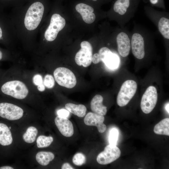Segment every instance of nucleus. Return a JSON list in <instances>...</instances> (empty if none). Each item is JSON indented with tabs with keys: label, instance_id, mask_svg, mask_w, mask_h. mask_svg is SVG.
Instances as JSON below:
<instances>
[{
	"label": "nucleus",
	"instance_id": "obj_1",
	"mask_svg": "<svg viewBox=\"0 0 169 169\" xmlns=\"http://www.w3.org/2000/svg\"><path fill=\"white\" fill-rule=\"evenodd\" d=\"M44 7L39 1L33 3L28 7L24 19L26 28L29 30L35 29L39 25L43 17Z\"/></svg>",
	"mask_w": 169,
	"mask_h": 169
},
{
	"label": "nucleus",
	"instance_id": "obj_2",
	"mask_svg": "<svg viewBox=\"0 0 169 169\" xmlns=\"http://www.w3.org/2000/svg\"><path fill=\"white\" fill-rule=\"evenodd\" d=\"M1 92L18 99H23L27 96L28 90L25 84L19 80L6 82L0 87Z\"/></svg>",
	"mask_w": 169,
	"mask_h": 169
},
{
	"label": "nucleus",
	"instance_id": "obj_3",
	"mask_svg": "<svg viewBox=\"0 0 169 169\" xmlns=\"http://www.w3.org/2000/svg\"><path fill=\"white\" fill-rule=\"evenodd\" d=\"M137 84L132 80H128L122 85L117 98V103L120 107L126 105L135 95Z\"/></svg>",
	"mask_w": 169,
	"mask_h": 169
},
{
	"label": "nucleus",
	"instance_id": "obj_4",
	"mask_svg": "<svg viewBox=\"0 0 169 169\" xmlns=\"http://www.w3.org/2000/svg\"><path fill=\"white\" fill-rule=\"evenodd\" d=\"M53 74L56 81L61 86L71 89L74 87L76 84L74 74L68 68L58 67L54 70Z\"/></svg>",
	"mask_w": 169,
	"mask_h": 169
},
{
	"label": "nucleus",
	"instance_id": "obj_5",
	"mask_svg": "<svg viewBox=\"0 0 169 169\" xmlns=\"http://www.w3.org/2000/svg\"><path fill=\"white\" fill-rule=\"evenodd\" d=\"M65 19L59 14L55 13L51 17L50 24L44 33L46 39L52 41L56 38L58 33L64 27Z\"/></svg>",
	"mask_w": 169,
	"mask_h": 169
},
{
	"label": "nucleus",
	"instance_id": "obj_6",
	"mask_svg": "<svg viewBox=\"0 0 169 169\" xmlns=\"http://www.w3.org/2000/svg\"><path fill=\"white\" fill-rule=\"evenodd\" d=\"M157 91L153 86L148 87L142 97L141 107L142 111L145 114H149L155 107L157 101Z\"/></svg>",
	"mask_w": 169,
	"mask_h": 169
},
{
	"label": "nucleus",
	"instance_id": "obj_7",
	"mask_svg": "<svg viewBox=\"0 0 169 169\" xmlns=\"http://www.w3.org/2000/svg\"><path fill=\"white\" fill-rule=\"evenodd\" d=\"M81 49L77 52L75 61L79 66L86 67L91 64L92 57V47L88 41H83L80 44Z\"/></svg>",
	"mask_w": 169,
	"mask_h": 169
},
{
	"label": "nucleus",
	"instance_id": "obj_8",
	"mask_svg": "<svg viewBox=\"0 0 169 169\" xmlns=\"http://www.w3.org/2000/svg\"><path fill=\"white\" fill-rule=\"evenodd\" d=\"M120 154V149L116 146L109 144L106 146L104 151L98 155L97 161L100 164H108L118 159Z\"/></svg>",
	"mask_w": 169,
	"mask_h": 169
},
{
	"label": "nucleus",
	"instance_id": "obj_9",
	"mask_svg": "<svg viewBox=\"0 0 169 169\" xmlns=\"http://www.w3.org/2000/svg\"><path fill=\"white\" fill-rule=\"evenodd\" d=\"M131 47L134 56L138 59H142L145 55L144 42L142 36L138 33H134L132 37Z\"/></svg>",
	"mask_w": 169,
	"mask_h": 169
},
{
	"label": "nucleus",
	"instance_id": "obj_10",
	"mask_svg": "<svg viewBox=\"0 0 169 169\" xmlns=\"http://www.w3.org/2000/svg\"><path fill=\"white\" fill-rule=\"evenodd\" d=\"M104 120L105 118L103 116L90 112L85 116L84 122L87 125L96 126L99 132L102 133L106 129V125L103 123Z\"/></svg>",
	"mask_w": 169,
	"mask_h": 169
},
{
	"label": "nucleus",
	"instance_id": "obj_11",
	"mask_svg": "<svg viewBox=\"0 0 169 169\" xmlns=\"http://www.w3.org/2000/svg\"><path fill=\"white\" fill-rule=\"evenodd\" d=\"M55 124L61 134L64 136L69 137L74 132L72 123L67 118L57 116L55 119Z\"/></svg>",
	"mask_w": 169,
	"mask_h": 169
},
{
	"label": "nucleus",
	"instance_id": "obj_12",
	"mask_svg": "<svg viewBox=\"0 0 169 169\" xmlns=\"http://www.w3.org/2000/svg\"><path fill=\"white\" fill-rule=\"evenodd\" d=\"M116 41L119 54L123 57L127 56L131 48L130 41L127 35L123 32H120L117 36Z\"/></svg>",
	"mask_w": 169,
	"mask_h": 169
},
{
	"label": "nucleus",
	"instance_id": "obj_13",
	"mask_svg": "<svg viewBox=\"0 0 169 169\" xmlns=\"http://www.w3.org/2000/svg\"><path fill=\"white\" fill-rule=\"evenodd\" d=\"M77 11L81 15L83 21L90 24L93 23L95 19V14L93 13L94 8L90 6L83 3H79L75 6Z\"/></svg>",
	"mask_w": 169,
	"mask_h": 169
},
{
	"label": "nucleus",
	"instance_id": "obj_14",
	"mask_svg": "<svg viewBox=\"0 0 169 169\" xmlns=\"http://www.w3.org/2000/svg\"><path fill=\"white\" fill-rule=\"evenodd\" d=\"M103 98L99 95H95L90 102V107L94 113L104 116L107 113V107L103 105Z\"/></svg>",
	"mask_w": 169,
	"mask_h": 169
},
{
	"label": "nucleus",
	"instance_id": "obj_15",
	"mask_svg": "<svg viewBox=\"0 0 169 169\" xmlns=\"http://www.w3.org/2000/svg\"><path fill=\"white\" fill-rule=\"evenodd\" d=\"M102 61L108 68L111 69H116L119 64L118 56L112 53L110 50L106 54Z\"/></svg>",
	"mask_w": 169,
	"mask_h": 169
},
{
	"label": "nucleus",
	"instance_id": "obj_16",
	"mask_svg": "<svg viewBox=\"0 0 169 169\" xmlns=\"http://www.w3.org/2000/svg\"><path fill=\"white\" fill-rule=\"evenodd\" d=\"M65 108L69 112L80 117H84L86 111V107L82 104L68 103L65 105Z\"/></svg>",
	"mask_w": 169,
	"mask_h": 169
},
{
	"label": "nucleus",
	"instance_id": "obj_17",
	"mask_svg": "<svg viewBox=\"0 0 169 169\" xmlns=\"http://www.w3.org/2000/svg\"><path fill=\"white\" fill-rule=\"evenodd\" d=\"M54 158V154L50 152L40 151L37 153L36 155V159L37 162L43 166L48 165Z\"/></svg>",
	"mask_w": 169,
	"mask_h": 169
},
{
	"label": "nucleus",
	"instance_id": "obj_18",
	"mask_svg": "<svg viewBox=\"0 0 169 169\" xmlns=\"http://www.w3.org/2000/svg\"><path fill=\"white\" fill-rule=\"evenodd\" d=\"M154 133L157 134L169 136V118H165L154 126Z\"/></svg>",
	"mask_w": 169,
	"mask_h": 169
},
{
	"label": "nucleus",
	"instance_id": "obj_19",
	"mask_svg": "<svg viewBox=\"0 0 169 169\" xmlns=\"http://www.w3.org/2000/svg\"><path fill=\"white\" fill-rule=\"evenodd\" d=\"M130 6V0H117L114 5V10L120 15L125 14Z\"/></svg>",
	"mask_w": 169,
	"mask_h": 169
},
{
	"label": "nucleus",
	"instance_id": "obj_20",
	"mask_svg": "<svg viewBox=\"0 0 169 169\" xmlns=\"http://www.w3.org/2000/svg\"><path fill=\"white\" fill-rule=\"evenodd\" d=\"M38 133V131L36 127L30 126L27 128L26 132L23 134V139L27 143H32L35 140Z\"/></svg>",
	"mask_w": 169,
	"mask_h": 169
},
{
	"label": "nucleus",
	"instance_id": "obj_21",
	"mask_svg": "<svg viewBox=\"0 0 169 169\" xmlns=\"http://www.w3.org/2000/svg\"><path fill=\"white\" fill-rule=\"evenodd\" d=\"M159 31L166 38L169 39V19L162 17L160 18L158 24Z\"/></svg>",
	"mask_w": 169,
	"mask_h": 169
},
{
	"label": "nucleus",
	"instance_id": "obj_22",
	"mask_svg": "<svg viewBox=\"0 0 169 169\" xmlns=\"http://www.w3.org/2000/svg\"><path fill=\"white\" fill-rule=\"evenodd\" d=\"M53 141V137L43 135L39 136L37 140V145L38 148H43L49 146Z\"/></svg>",
	"mask_w": 169,
	"mask_h": 169
},
{
	"label": "nucleus",
	"instance_id": "obj_23",
	"mask_svg": "<svg viewBox=\"0 0 169 169\" xmlns=\"http://www.w3.org/2000/svg\"><path fill=\"white\" fill-rule=\"evenodd\" d=\"M86 161L85 156L82 153H77L73 157L72 161L75 165L78 166L82 165Z\"/></svg>",
	"mask_w": 169,
	"mask_h": 169
},
{
	"label": "nucleus",
	"instance_id": "obj_24",
	"mask_svg": "<svg viewBox=\"0 0 169 169\" xmlns=\"http://www.w3.org/2000/svg\"><path fill=\"white\" fill-rule=\"evenodd\" d=\"M119 132L118 130L115 128L110 131L109 136V142L110 145L116 146L118 139Z\"/></svg>",
	"mask_w": 169,
	"mask_h": 169
},
{
	"label": "nucleus",
	"instance_id": "obj_25",
	"mask_svg": "<svg viewBox=\"0 0 169 169\" xmlns=\"http://www.w3.org/2000/svg\"><path fill=\"white\" fill-rule=\"evenodd\" d=\"M44 84L48 88H53L54 85L55 81L53 76L49 74L46 75L44 78Z\"/></svg>",
	"mask_w": 169,
	"mask_h": 169
},
{
	"label": "nucleus",
	"instance_id": "obj_26",
	"mask_svg": "<svg viewBox=\"0 0 169 169\" xmlns=\"http://www.w3.org/2000/svg\"><path fill=\"white\" fill-rule=\"evenodd\" d=\"M33 82L36 85L38 86L43 83L42 77L39 74L35 75L33 78Z\"/></svg>",
	"mask_w": 169,
	"mask_h": 169
},
{
	"label": "nucleus",
	"instance_id": "obj_27",
	"mask_svg": "<svg viewBox=\"0 0 169 169\" xmlns=\"http://www.w3.org/2000/svg\"><path fill=\"white\" fill-rule=\"evenodd\" d=\"M57 114L58 116L63 117L67 118L69 115V112L67 110L61 109L57 111Z\"/></svg>",
	"mask_w": 169,
	"mask_h": 169
},
{
	"label": "nucleus",
	"instance_id": "obj_28",
	"mask_svg": "<svg viewBox=\"0 0 169 169\" xmlns=\"http://www.w3.org/2000/svg\"><path fill=\"white\" fill-rule=\"evenodd\" d=\"M101 61L98 53H95L92 57V62L95 64H97Z\"/></svg>",
	"mask_w": 169,
	"mask_h": 169
},
{
	"label": "nucleus",
	"instance_id": "obj_29",
	"mask_svg": "<svg viewBox=\"0 0 169 169\" xmlns=\"http://www.w3.org/2000/svg\"><path fill=\"white\" fill-rule=\"evenodd\" d=\"M62 169H74L71 165L68 163H64L61 167Z\"/></svg>",
	"mask_w": 169,
	"mask_h": 169
},
{
	"label": "nucleus",
	"instance_id": "obj_30",
	"mask_svg": "<svg viewBox=\"0 0 169 169\" xmlns=\"http://www.w3.org/2000/svg\"><path fill=\"white\" fill-rule=\"evenodd\" d=\"M38 89L40 91H44L45 90V87L43 83L38 86Z\"/></svg>",
	"mask_w": 169,
	"mask_h": 169
},
{
	"label": "nucleus",
	"instance_id": "obj_31",
	"mask_svg": "<svg viewBox=\"0 0 169 169\" xmlns=\"http://www.w3.org/2000/svg\"><path fill=\"white\" fill-rule=\"evenodd\" d=\"M0 169H13V168L9 166H0Z\"/></svg>",
	"mask_w": 169,
	"mask_h": 169
},
{
	"label": "nucleus",
	"instance_id": "obj_32",
	"mask_svg": "<svg viewBox=\"0 0 169 169\" xmlns=\"http://www.w3.org/2000/svg\"><path fill=\"white\" fill-rule=\"evenodd\" d=\"M169 102L167 103L165 106V109L167 112L169 114Z\"/></svg>",
	"mask_w": 169,
	"mask_h": 169
},
{
	"label": "nucleus",
	"instance_id": "obj_33",
	"mask_svg": "<svg viewBox=\"0 0 169 169\" xmlns=\"http://www.w3.org/2000/svg\"><path fill=\"white\" fill-rule=\"evenodd\" d=\"M151 3L153 4H155L157 3L158 0H150Z\"/></svg>",
	"mask_w": 169,
	"mask_h": 169
},
{
	"label": "nucleus",
	"instance_id": "obj_34",
	"mask_svg": "<svg viewBox=\"0 0 169 169\" xmlns=\"http://www.w3.org/2000/svg\"><path fill=\"white\" fill-rule=\"evenodd\" d=\"M3 57V54L2 52L0 50V61L1 60L2 58Z\"/></svg>",
	"mask_w": 169,
	"mask_h": 169
},
{
	"label": "nucleus",
	"instance_id": "obj_35",
	"mask_svg": "<svg viewBox=\"0 0 169 169\" xmlns=\"http://www.w3.org/2000/svg\"><path fill=\"white\" fill-rule=\"evenodd\" d=\"M2 31L1 28L0 27V38L2 37Z\"/></svg>",
	"mask_w": 169,
	"mask_h": 169
},
{
	"label": "nucleus",
	"instance_id": "obj_36",
	"mask_svg": "<svg viewBox=\"0 0 169 169\" xmlns=\"http://www.w3.org/2000/svg\"><path fill=\"white\" fill-rule=\"evenodd\" d=\"M11 126H9V129H11Z\"/></svg>",
	"mask_w": 169,
	"mask_h": 169
},
{
	"label": "nucleus",
	"instance_id": "obj_37",
	"mask_svg": "<svg viewBox=\"0 0 169 169\" xmlns=\"http://www.w3.org/2000/svg\"><path fill=\"white\" fill-rule=\"evenodd\" d=\"M93 0V1H96L97 0Z\"/></svg>",
	"mask_w": 169,
	"mask_h": 169
}]
</instances>
